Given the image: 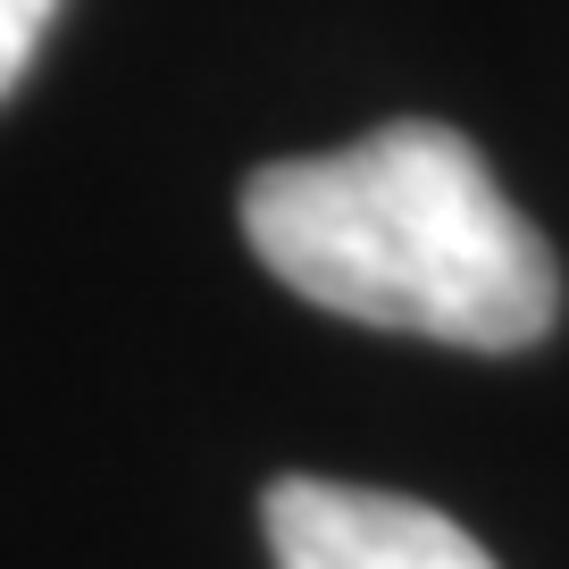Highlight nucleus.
I'll return each instance as SVG.
<instances>
[{"label":"nucleus","instance_id":"obj_1","mask_svg":"<svg viewBox=\"0 0 569 569\" xmlns=\"http://www.w3.org/2000/svg\"><path fill=\"white\" fill-rule=\"evenodd\" d=\"M243 243L336 319L461 352H528L561 319L552 243L461 126L393 118L243 184Z\"/></svg>","mask_w":569,"mask_h":569},{"label":"nucleus","instance_id":"obj_2","mask_svg":"<svg viewBox=\"0 0 569 569\" xmlns=\"http://www.w3.org/2000/svg\"><path fill=\"white\" fill-rule=\"evenodd\" d=\"M277 569H495V552L436 502L343 478H277L260 495Z\"/></svg>","mask_w":569,"mask_h":569},{"label":"nucleus","instance_id":"obj_3","mask_svg":"<svg viewBox=\"0 0 569 569\" xmlns=\"http://www.w3.org/2000/svg\"><path fill=\"white\" fill-rule=\"evenodd\" d=\"M51 18H59V0H0V101L26 84V68H34Z\"/></svg>","mask_w":569,"mask_h":569}]
</instances>
